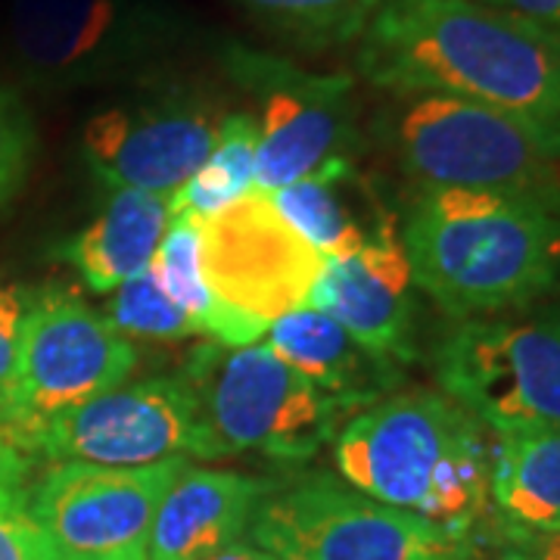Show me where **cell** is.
I'll return each instance as SVG.
<instances>
[{
    "label": "cell",
    "mask_w": 560,
    "mask_h": 560,
    "mask_svg": "<svg viewBox=\"0 0 560 560\" xmlns=\"http://www.w3.org/2000/svg\"><path fill=\"white\" fill-rule=\"evenodd\" d=\"M399 234L418 290L455 320L511 312L560 287V197L418 190Z\"/></svg>",
    "instance_id": "obj_2"
},
{
    "label": "cell",
    "mask_w": 560,
    "mask_h": 560,
    "mask_svg": "<svg viewBox=\"0 0 560 560\" xmlns=\"http://www.w3.org/2000/svg\"><path fill=\"white\" fill-rule=\"evenodd\" d=\"M246 539L278 560H470L474 533L415 517L327 474L271 480Z\"/></svg>",
    "instance_id": "obj_8"
},
{
    "label": "cell",
    "mask_w": 560,
    "mask_h": 560,
    "mask_svg": "<svg viewBox=\"0 0 560 560\" xmlns=\"http://www.w3.org/2000/svg\"><path fill=\"white\" fill-rule=\"evenodd\" d=\"M342 482L458 533L489 511L482 423L442 389H408L355 411L334 436Z\"/></svg>",
    "instance_id": "obj_3"
},
{
    "label": "cell",
    "mask_w": 560,
    "mask_h": 560,
    "mask_svg": "<svg viewBox=\"0 0 560 560\" xmlns=\"http://www.w3.org/2000/svg\"><path fill=\"white\" fill-rule=\"evenodd\" d=\"M28 470H32V458L22 455L10 442L0 423V486H28Z\"/></svg>",
    "instance_id": "obj_30"
},
{
    "label": "cell",
    "mask_w": 560,
    "mask_h": 560,
    "mask_svg": "<svg viewBox=\"0 0 560 560\" xmlns=\"http://www.w3.org/2000/svg\"><path fill=\"white\" fill-rule=\"evenodd\" d=\"M150 268L162 290L168 293V300L197 320L202 337H212L224 346H253L268 334L265 324L228 308L209 290L206 275H202L200 219L168 215V228L162 234L160 249L150 261Z\"/></svg>",
    "instance_id": "obj_21"
},
{
    "label": "cell",
    "mask_w": 560,
    "mask_h": 560,
    "mask_svg": "<svg viewBox=\"0 0 560 560\" xmlns=\"http://www.w3.org/2000/svg\"><path fill=\"white\" fill-rule=\"evenodd\" d=\"M383 94H445L560 147V40L477 0H383L359 40Z\"/></svg>",
    "instance_id": "obj_1"
},
{
    "label": "cell",
    "mask_w": 560,
    "mask_h": 560,
    "mask_svg": "<svg viewBox=\"0 0 560 560\" xmlns=\"http://www.w3.org/2000/svg\"><path fill=\"white\" fill-rule=\"evenodd\" d=\"M499 560H560V529L545 536H501Z\"/></svg>",
    "instance_id": "obj_29"
},
{
    "label": "cell",
    "mask_w": 560,
    "mask_h": 560,
    "mask_svg": "<svg viewBox=\"0 0 560 560\" xmlns=\"http://www.w3.org/2000/svg\"><path fill=\"white\" fill-rule=\"evenodd\" d=\"M237 3L275 38L308 54H324L361 40L383 0H237Z\"/></svg>",
    "instance_id": "obj_23"
},
{
    "label": "cell",
    "mask_w": 560,
    "mask_h": 560,
    "mask_svg": "<svg viewBox=\"0 0 560 560\" xmlns=\"http://www.w3.org/2000/svg\"><path fill=\"white\" fill-rule=\"evenodd\" d=\"M22 312H25V290L0 278V386L10 381L16 364Z\"/></svg>",
    "instance_id": "obj_27"
},
{
    "label": "cell",
    "mask_w": 560,
    "mask_h": 560,
    "mask_svg": "<svg viewBox=\"0 0 560 560\" xmlns=\"http://www.w3.org/2000/svg\"><path fill=\"white\" fill-rule=\"evenodd\" d=\"M224 113L187 84H150L101 106L81 128V160L109 190L172 197L212 153Z\"/></svg>",
    "instance_id": "obj_11"
},
{
    "label": "cell",
    "mask_w": 560,
    "mask_h": 560,
    "mask_svg": "<svg viewBox=\"0 0 560 560\" xmlns=\"http://www.w3.org/2000/svg\"><path fill=\"white\" fill-rule=\"evenodd\" d=\"M101 312L121 337H128L131 342H172L202 337L197 320L168 300V293L162 290L160 280L153 275V268L140 271L138 278L125 280L113 293H106Z\"/></svg>",
    "instance_id": "obj_24"
},
{
    "label": "cell",
    "mask_w": 560,
    "mask_h": 560,
    "mask_svg": "<svg viewBox=\"0 0 560 560\" xmlns=\"http://www.w3.org/2000/svg\"><path fill=\"white\" fill-rule=\"evenodd\" d=\"M477 3H486V7H495L501 13L517 16V20L533 22L536 28L560 40V0H477Z\"/></svg>",
    "instance_id": "obj_28"
},
{
    "label": "cell",
    "mask_w": 560,
    "mask_h": 560,
    "mask_svg": "<svg viewBox=\"0 0 560 560\" xmlns=\"http://www.w3.org/2000/svg\"><path fill=\"white\" fill-rule=\"evenodd\" d=\"M200 415L197 458L234 455L300 464L318 455L355 411L280 361L265 342H202L180 371Z\"/></svg>",
    "instance_id": "obj_4"
},
{
    "label": "cell",
    "mask_w": 560,
    "mask_h": 560,
    "mask_svg": "<svg viewBox=\"0 0 560 560\" xmlns=\"http://www.w3.org/2000/svg\"><path fill=\"white\" fill-rule=\"evenodd\" d=\"M138 364V346L72 287L25 290L16 364L0 386V423L25 455L47 420L128 383Z\"/></svg>",
    "instance_id": "obj_7"
},
{
    "label": "cell",
    "mask_w": 560,
    "mask_h": 560,
    "mask_svg": "<svg viewBox=\"0 0 560 560\" xmlns=\"http://www.w3.org/2000/svg\"><path fill=\"white\" fill-rule=\"evenodd\" d=\"M440 389L482 427H560V290L541 300L455 320L433 352Z\"/></svg>",
    "instance_id": "obj_9"
},
{
    "label": "cell",
    "mask_w": 560,
    "mask_h": 560,
    "mask_svg": "<svg viewBox=\"0 0 560 560\" xmlns=\"http://www.w3.org/2000/svg\"><path fill=\"white\" fill-rule=\"evenodd\" d=\"M265 337L280 361L352 411L381 401L401 381L396 364L368 352L346 327L312 305L275 320Z\"/></svg>",
    "instance_id": "obj_17"
},
{
    "label": "cell",
    "mask_w": 560,
    "mask_h": 560,
    "mask_svg": "<svg viewBox=\"0 0 560 560\" xmlns=\"http://www.w3.org/2000/svg\"><path fill=\"white\" fill-rule=\"evenodd\" d=\"M256 190V125L249 113H224L219 138L194 178L168 197V215L209 219Z\"/></svg>",
    "instance_id": "obj_22"
},
{
    "label": "cell",
    "mask_w": 560,
    "mask_h": 560,
    "mask_svg": "<svg viewBox=\"0 0 560 560\" xmlns=\"http://www.w3.org/2000/svg\"><path fill=\"white\" fill-rule=\"evenodd\" d=\"M187 25L168 0H7V44L47 91L135 81L178 50Z\"/></svg>",
    "instance_id": "obj_6"
},
{
    "label": "cell",
    "mask_w": 560,
    "mask_h": 560,
    "mask_svg": "<svg viewBox=\"0 0 560 560\" xmlns=\"http://www.w3.org/2000/svg\"><path fill=\"white\" fill-rule=\"evenodd\" d=\"M489 508L501 536L560 529V427L495 433L489 445Z\"/></svg>",
    "instance_id": "obj_20"
},
{
    "label": "cell",
    "mask_w": 560,
    "mask_h": 560,
    "mask_svg": "<svg viewBox=\"0 0 560 560\" xmlns=\"http://www.w3.org/2000/svg\"><path fill=\"white\" fill-rule=\"evenodd\" d=\"M268 482L234 470L184 464L160 501L150 560H209L241 541Z\"/></svg>",
    "instance_id": "obj_16"
},
{
    "label": "cell",
    "mask_w": 560,
    "mask_h": 560,
    "mask_svg": "<svg viewBox=\"0 0 560 560\" xmlns=\"http://www.w3.org/2000/svg\"><path fill=\"white\" fill-rule=\"evenodd\" d=\"M268 197L283 221L324 259L355 253L383 221L393 219L374 187L361 178L355 160L327 162Z\"/></svg>",
    "instance_id": "obj_19"
},
{
    "label": "cell",
    "mask_w": 560,
    "mask_h": 560,
    "mask_svg": "<svg viewBox=\"0 0 560 560\" xmlns=\"http://www.w3.org/2000/svg\"><path fill=\"white\" fill-rule=\"evenodd\" d=\"M0 560H54L28 508V486H0Z\"/></svg>",
    "instance_id": "obj_26"
},
{
    "label": "cell",
    "mask_w": 560,
    "mask_h": 560,
    "mask_svg": "<svg viewBox=\"0 0 560 560\" xmlns=\"http://www.w3.org/2000/svg\"><path fill=\"white\" fill-rule=\"evenodd\" d=\"M399 219H386L355 253L324 259L308 305L346 327L389 364H411L420 352V302Z\"/></svg>",
    "instance_id": "obj_15"
},
{
    "label": "cell",
    "mask_w": 560,
    "mask_h": 560,
    "mask_svg": "<svg viewBox=\"0 0 560 560\" xmlns=\"http://www.w3.org/2000/svg\"><path fill=\"white\" fill-rule=\"evenodd\" d=\"M209 560H278L271 558L268 551H261L259 545H253V541H234V545H228V548H221L219 555H212Z\"/></svg>",
    "instance_id": "obj_31"
},
{
    "label": "cell",
    "mask_w": 560,
    "mask_h": 560,
    "mask_svg": "<svg viewBox=\"0 0 560 560\" xmlns=\"http://www.w3.org/2000/svg\"><path fill=\"white\" fill-rule=\"evenodd\" d=\"M200 237L206 283L228 308L271 327L308 305L324 256L283 221L268 194L253 190L202 219Z\"/></svg>",
    "instance_id": "obj_14"
},
{
    "label": "cell",
    "mask_w": 560,
    "mask_h": 560,
    "mask_svg": "<svg viewBox=\"0 0 560 560\" xmlns=\"http://www.w3.org/2000/svg\"><path fill=\"white\" fill-rule=\"evenodd\" d=\"M228 79L253 101L256 190L275 194L334 160L359 153V97L352 75L308 72L241 40L219 50Z\"/></svg>",
    "instance_id": "obj_10"
},
{
    "label": "cell",
    "mask_w": 560,
    "mask_h": 560,
    "mask_svg": "<svg viewBox=\"0 0 560 560\" xmlns=\"http://www.w3.org/2000/svg\"><path fill=\"white\" fill-rule=\"evenodd\" d=\"M168 228V200L143 190H109L101 212L57 246L91 293L106 296L150 268Z\"/></svg>",
    "instance_id": "obj_18"
},
{
    "label": "cell",
    "mask_w": 560,
    "mask_h": 560,
    "mask_svg": "<svg viewBox=\"0 0 560 560\" xmlns=\"http://www.w3.org/2000/svg\"><path fill=\"white\" fill-rule=\"evenodd\" d=\"M38 150V128L16 88L0 81V212L20 197Z\"/></svg>",
    "instance_id": "obj_25"
},
{
    "label": "cell",
    "mask_w": 560,
    "mask_h": 560,
    "mask_svg": "<svg viewBox=\"0 0 560 560\" xmlns=\"http://www.w3.org/2000/svg\"><path fill=\"white\" fill-rule=\"evenodd\" d=\"M377 143L420 190L560 197V147L495 109L445 94H386Z\"/></svg>",
    "instance_id": "obj_5"
},
{
    "label": "cell",
    "mask_w": 560,
    "mask_h": 560,
    "mask_svg": "<svg viewBox=\"0 0 560 560\" xmlns=\"http://www.w3.org/2000/svg\"><path fill=\"white\" fill-rule=\"evenodd\" d=\"M187 458L147 467L54 460L28 486V508L54 560H150L162 495Z\"/></svg>",
    "instance_id": "obj_12"
},
{
    "label": "cell",
    "mask_w": 560,
    "mask_h": 560,
    "mask_svg": "<svg viewBox=\"0 0 560 560\" xmlns=\"http://www.w3.org/2000/svg\"><path fill=\"white\" fill-rule=\"evenodd\" d=\"M200 452V415L184 377L128 381L50 418L25 445L28 458L147 467Z\"/></svg>",
    "instance_id": "obj_13"
}]
</instances>
